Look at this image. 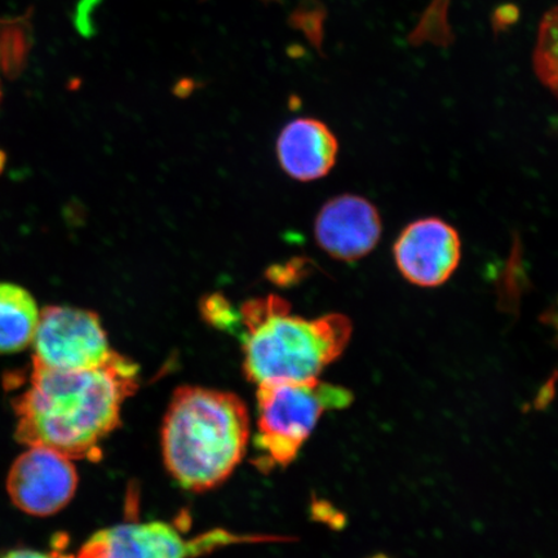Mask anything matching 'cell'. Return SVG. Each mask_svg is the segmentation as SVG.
Wrapping results in <instances>:
<instances>
[{
  "instance_id": "cell-1",
  "label": "cell",
  "mask_w": 558,
  "mask_h": 558,
  "mask_svg": "<svg viewBox=\"0 0 558 558\" xmlns=\"http://www.w3.org/2000/svg\"><path fill=\"white\" fill-rule=\"evenodd\" d=\"M137 387V365L117 352L99 366L75 372L33 364L29 384L13 401L17 441L72 460H97L104 439L120 427L122 404Z\"/></svg>"
},
{
  "instance_id": "cell-2",
  "label": "cell",
  "mask_w": 558,
  "mask_h": 558,
  "mask_svg": "<svg viewBox=\"0 0 558 558\" xmlns=\"http://www.w3.org/2000/svg\"><path fill=\"white\" fill-rule=\"evenodd\" d=\"M248 438V411L239 396L180 387L162 427L167 470L186 490H209L225 483L242 462Z\"/></svg>"
},
{
  "instance_id": "cell-3",
  "label": "cell",
  "mask_w": 558,
  "mask_h": 558,
  "mask_svg": "<svg viewBox=\"0 0 558 558\" xmlns=\"http://www.w3.org/2000/svg\"><path fill=\"white\" fill-rule=\"evenodd\" d=\"M240 319L243 372L256 386L318 379L352 337V323L344 314L294 316L288 300L278 295L248 300L241 306Z\"/></svg>"
},
{
  "instance_id": "cell-4",
  "label": "cell",
  "mask_w": 558,
  "mask_h": 558,
  "mask_svg": "<svg viewBox=\"0 0 558 558\" xmlns=\"http://www.w3.org/2000/svg\"><path fill=\"white\" fill-rule=\"evenodd\" d=\"M352 399L348 389L319 379L259 384L256 448L264 456L260 466L290 465L326 411L344 409Z\"/></svg>"
},
{
  "instance_id": "cell-5",
  "label": "cell",
  "mask_w": 558,
  "mask_h": 558,
  "mask_svg": "<svg viewBox=\"0 0 558 558\" xmlns=\"http://www.w3.org/2000/svg\"><path fill=\"white\" fill-rule=\"evenodd\" d=\"M33 347V364L56 372L96 367L114 352L96 313L66 305L40 312Z\"/></svg>"
},
{
  "instance_id": "cell-6",
  "label": "cell",
  "mask_w": 558,
  "mask_h": 558,
  "mask_svg": "<svg viewBox=\"0 0 558 558\" xmlns=\"http://www.w3.org/2000/svg\"><path fill=\"white\" fill-rule=\"evenodd\" d=\"M242 541L250 538L225 530L185 539L171 523L131 522L100 530L76 558H193Z\"/></svg>"
},
{
  "instance_id": "cell-7",
  "label": "cell",
  "mask_w": 558,
  "mask_h": 558,
  "mask_svg": "<svg viewBox=\"0 0 558 558\" xmlns=\"http://www.w3.org/2000/svg\"><path fill=\"white\" fill-rule=\"evenodd\" d=\"M78 487L73 460L62 453L31 446L12 464L7 492L20 511L48 518L65 508Z\"/></svg>"
},
{
  "instance_id": "cell-8",
  "label": "cell",
  "mask_w": 558,
  "mask_h": 558,
  "mask_svg": "<svg viewBox=\"0 0 558 558\" xmlns=\"http://www.w3.org/2000/svg\"><path fill=\"white\" fill-rule=\"evenodd\" d=\"M395 260L401 275L421 288H437L457 270L462 242L456 229L437 218L411 222L396 241Z\"/></svg>"
},
{
  "instance_id": "cell-9",
  "label": "cell",
  "mask_w": 558,
  "mask_h": 558,
  "mask_svg": "<svg viewBox=\"0 0 558 558\" xmlns=\"http://www.w3.org/2000/svg\"><path fill=\"white\" fill-rule=\"evenodd\" d=\"M378 209L360 195H339L320 209L314 234L318 246L333 259L352 263L376 247L381 236Z\"/></svg>"
},
{
  "instance_id": "cell-10",
  "label": "cell",
  "mask_w": 558,
  "mask_h": 558,
  "mask_svg": "<svg viewBox=\"0 0 558 558\" xmlns=\"http://www.w3.org/2000/svg\"><path fill=\"white\" fill-rule=\"evenodd\" d=\"M339 144L324 122L299 118L282 130L277 156L283 171L299 181L325 178L337 162Z\"/></svg>"
},
{
  "instance_id": "cell-11",
  "label": "cell",
  "mask_w": 558,
  "mask_h": 558,
  "mask_svg": "<svg viewBox=\"0 0 558 558\" xmlns=\"http://www.w3.org/2000/svg\"><path fill=\"white\" fill-rule=\"evenodd\" d=\"M39 318L29 291L15 283H0V355L23 352L33 344Z\"/></svg>"
},
{
  "instance_id": "cell-12",
  "label": "cell",
  "mask_w": 558,
  "mask_h": 558,
  "mask_svg": "<svg viewBox=\"0 0 558 558\" xmlns=\"http://www.w3.org/2000/svg\"><path fill=\"white\" fill-rule=\"evenodd\" d=\"M538 78L558 100V5L543 16L534 50Z\"/></svg>"
},
{
  "instance_id": "cell-13",
  "label": "cell",
  "mask_w": 558,
  "mask_h": 558,
  "mask_svg": "<svg viewBox=\"0 0 558 558\" xmlns=\"http://www.w3.org/2000/svg\"><path fill=\"white\" fill-rule=\"evenodd\" d=\"M29 52V38L21 21L0 19V100L2 76L21 72Z\"/></svg>"
},
{
  "instance_id": "cell-14",
  "label": "cell",
  "mask_w": 558,
  "mask_h": 558,
  "mask_svg": "<svg viewBox=\"0 0 558 558\" xmlns=\"http://www.w3.org/2000/svg\"><path fill=\"white\" fill-rule=\"evenodd\" d=\"M202 313L205 314V318L209 324L219 327V329H230L232 324L239 323L240 314L233 312L230 308V304L225 296L220 294L209 295L202 303Z\"/></svg>"
},
{
  "instance_id": "cell-15",
  "label": "cell",
  "mask_w": 558,
  "mask_h": 558,
  "mask_svg": "<svg viewBox=\"0 0 558 558\" xmlns=\"http://www.w3.org/2000/svg\"><path fill=\"white\" fill-rule=\"evenodd\" d=\"M3 558H72L65 556L64 554L59 553H39V550L34 549H15L11 550V553L7 554Z\"/></svg>"
},
{
  "instance_id": "cell-16",
  "label": "cell",
  "mask_w": 558,
  "mask_h": 558,
  "mask_svg": "<svg viewBox=\"0 0 558 558\" xmlns=\"http://www.w3.org/2000/svg\"><path fill=\"white\" fill-rule=\"evenodd\" d=\"M548 320H549V324L554 326V329L558 333V303H557L556 308L549 313Z\"/></svg>"
},
{
  "instance_id": "cell-17",
  "label": "cell",
  "mask_w": 558,
  "mask_h": 558,
  "mask_svg": "<svg viewBox=\"0 0 558 558\" xmlns=\"http://www.w3.org/2000/svg\"><path fill=\"white\" fill-rule=\"evenodd\" d=\"M375 558H387V557H375Z\"/></svg>"
}]
</instances>
